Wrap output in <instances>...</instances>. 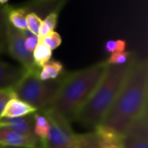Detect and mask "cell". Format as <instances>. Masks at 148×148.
Listing matches in <instances>:
<instances>
[{
	"label": "cell",
	"instance_id": "e0dca14e",
	"mask_svg": "<svg viewBox=\"0 0 148 148\" xmlns=\"http://www.w3.org/2000/svg\"><path fill=\"white\" fill-rule=\"evenodd\" d=\"M99 138L100 148H122L121 137L103 131L100 128L95 130Z\"/></svg>",
	"mask_w": 148,
	"mask_h": 148
},
{
	"label": "cell",
	"instance_id": "2e32d148",
	"mask_svg": "<svg viewBox=\"0 0 148 148\" xmlns=\"http://www.w3.org/2000/svg\"><path fill=\"white\" fill-rule=\"evenodd\" d=\"M32 56L36 66L38 69H41L46 62L50 61L52 57V50L48 48L42 42L39 41L32 53Z\"/></svg>",
	"mask_w": 148,
	"mask_h": 148
},
{
	"label": "cell",
	"instance_id": "277c9868",
	"mask_svg": "<svg viewBox=\"0 0 148 148\" xmlns=\"http://www.w3.org/2000/svg\"><path fill=\"white\" fill-rule=\"evenodd\" d=\"M39 72H26L12 88L14 95L34 107L37 112L45 113L52 106L58 92L61 81H42Z\"/></svg>",
	"mask_w": 148,
	"mask_h": 148
},
{
	"label": "cell",
	"instance_id": "d4e9b609",
	"mask_svg": "<svg viewBox=\"0 0 148 148\" xmlns=\"http://www.w3.org/2000/svg\"><path fill=\"white\" fill-rule=\"evenodd\" d=\"M0 148H5V147H2V146H0Z\"/></svg>",
	"mask_w": 148,
	"mask_h": 148
},
{
	"label": "cell",
	"instance_id": "4fadbf2b",
	"mask_svg": "<svg viewBox=\"0 0 148 148\" xmlns=\"http://www.w3.org/2000/svg\"><path fill=\"white\" fill-rule=\"evenodd\" d=\"M64 68L59 61H49L39 70L38 77L42 81H54L56 80L63 72Z\"/></svg>",
	"mask_w": 148,
	"mask_h": 148
},
{
	"label": "cell",
	"instance_id": "8fae6325",
	"mask_svg": "<svg viewBox=\"0 0 148 148\" xmlns=\"http://www.w3.org/2000/svg\"><path fill=\"white\" fill-rule=\"evenodd\" d=\"M24 73L22 67H16L0 60V89L13 88Z\"/></svg>",
	"mask_w": 148,
	"mask_h": 148
},
{
	"label": "cell",
	"instance_id": "603a6c76",
	"mask_svg": "<svg viewBox=\"0 0 148 148\" xmlns=\"http://www.w3.org/2000/svg\"><path fill=\"white\" fill-rule=\"evenodd\" d=\"M41 42H42L48 48H49L53 51L54 49H57L61 45L62 37L59 33L53 31V32L49 33L48 36H46L44 38H42L41 40Z\"/></svg>",
	"mask_w": 148,
	"mask_h": 148
},
{
	"label": "cell",
	"instance_id": "30bf717a",
	"mask_svg": "<svg viewBox=\"0 0 148 148\" xmlns=\"http://www.w3.org/2000/svg\"><path fill=\"white\" fill-rule=\"evenodd\" d=\"M37 110L34 107L20 100L14 95L6 104L0 119H12L23 117L27 115H31L32 114H35Z\"/></svg>",
	"mask_w": 148,
	"mask_h": 148
},
{
	"label": "cell",
	"instance_id": "7a4b0ae2",
	"mask_svg": "<svg viewBox=\"0 0 148 148\" xmlns=\"http://www.w3.org/2000/svg\"><path fill=\"white\" fill-rule=\"evenodd\" d=\"M107 68L106 61H102L63 76L55 101L48 111L56 114L69 124L75 121Z\"/></svg>",
	"mask_w": 148,
	"mask_h": 148
},
{
	"label": "cell",
	"instance_id": "3957f363",
	"mask_svg": "<svg viewBox=\"0 0 148 148\" xmlns=\"http://www.w3.org/2000/svg\"><path fill=\"white\" fill-rule=\"evenodd\" d=\"M135 57L121 66L108 65V68L94 92L79 112L75 121L83 127L95 131L117 98L134 62Z\"/></svg>",
	"mask_w": 148,
	"mask_h": 148
},
{
	"label": "cell",
	"instance_id": "ffe728a7",
	"mask_svg": "<svg viewBox=\"0 0 148 148\" xmlns=\"http://www.w3.org/2000/svg\"><path fill=\"white\" fill-rule=\"evenodd\" d=\"M26 22H27V29L38 37V34L42 23L41 17L35 12H28L26 16Z\"/></svg>",
	"mask_w": 148,
	"mask_h": 148
},
{
	"label": "cell",
	"instance_id": "cb8c5ba5",
	"mask_svg": "<svg viewBox=\"0 0 148 148\" xmlns=\"http://www.w3.org/2000/svg\"><path fill=\"white\" fill-rule=\"evenodd\" d=\"M14 95L12 88H1L0 89V118L1 114L10 98Z\"/></svg>",
	"mask_w": 148,
	"mask_h": 148
},
{
	"label": "cell",
	"instance_id": "8992f818",
	"mask_svg": "<svg viewBox=\"0 0 148 148\" xmlns=\"http://www.w3.org/2000/svg\"><path fill=\"white\" fill-rule=\"evenodd\" d=\"M43 114L48 118L50 130L44 144L45 148H74L75 134L70 124L52 112H45Z\"/></svg>",
	"mask_w": 148,
	"mask_h": 148
},
{
	"label": "cell",
	"instance_id": "9c48e42d",
	"mask_svg": "<svg viewBox=\"0 0 148 148\" xmlns=\"http://www.w3.org/2000/svg\"><path fill=\"white\" fill-rule=\"evenodd\" d=\"M0 127H8L33 140L40 141L34 133V120L31 115L12 119H0Z\"/></svg>",
	"mask_w": 148,
	"mask_h": 148
},
{
	"label": "cell",
	"instance_id": "44dd1931",
	"mask_svg": "<svg viewBox=\"0 0 148 148\" xmlns=\"http://www.w3.org/2000/svg\"><path fill=\"white\" fill-rule=\"evenodd\" d=\"M4 9L0 7V53L6 49V13Z\"/></svg>",
	"mask_w": 148,
	"mask_h": 148
},
{
	"label": "cell",
	"instance_id": "ba28073f",
	"mask_svg": "<svg viewBox=\"0 0 148 148\" xmlns=\"http://www.w3.org/2000/svg\"><path fill=\"white\" fill-rule=\"evenodd\" d=\"M0 146L15 148H45L36 140H33L8 127H0Z\"/></svg>",
	"mask_w": 148,
	"mask_h": 148
},
{
	"label": "cell",
	"instance_id": "d6986e66",
	"mask_svg": "<svg viewBox=\"0 0 148 148\" xmlns=\"http://www.w3.org/2000/svg\"><path fill=\"white\" fill-rule=\"evenodd\" d=\"M134 56L132 53L127 51L122 52H116L111 54V56L106 60L108 65H114V66H121L127 63Z\"/></svg>",
	"mask_w": 148,
	"mask_h": 148
},
{
	"label": "cell",
	"instance_id": "9a60e30c",
	"mask_svg": "<svg viewBox=\"0 0 148 148\" xmlns=\"http://www.w3.org/2000/svg\"><path fill=\"white\" fill-rule=\"evenodd\" d=\"M74 148H100L99 138L95 131L86 134H75Z\"/></svg>",
	"mask_w": 148,
	"mask_h": 148
},
{
	"label": "cell",
	"instance_id": "ac0fdd59",
	"mask_svg": "<svg viewBox=\"0 0 148 148\" xmlns=\"http://www.w3.org/2000/svg\"><path fill=\"white\" fill-rule=\"evenodd\" d=\"M58 19V14L56 11L50 12L43 20H42L39 34H38V40L41 41L49 33L53 32L55 28L56 27Z\"/></svg>",
	"mask_w": 148,
	"mask_h": 148
},
{
	"label": "cell",
	"instance_id": "6da1fadb",
	"mask_svg": "<svg viewBox=\"0 0 148 148\" xmlns=\"http://www.w3.org/2000/svg\"><path fill=\"white\" fill-rule=\"evenodd\" d=\"M147 58L135 57L117 98L97 128L121 137L129 125L147 109Z\"/></svg>",
	"mask_w": 148,
	"mask_h": 148
},
{
	"label": "cell",
	"instance_id": "52a82bcc",
	"mask_svg": "<svg viewBox=\"0 0 148 148\" xmlns=\"http://www.w3.org/2000/svg\"><path fill=\"white\" fill-rule=\"evenodd\" d=\"M121 142L122 148H148V108L129 125Z\"/></svg>",
	"mask_w": 148,
	"mask_h": 148
},
{
	"label": "cell",
	"instance_id": "7402d4cb",
	"mask_svg": "<svg viewBox=\"0 0 148 148\" xmlns=\"http://www.w3.org/2000/svg\"><path fill=\"white\" fill-rule=\"evenodd\" d=\"M105 49L108 53H116V52H122L126 51L127 48V42L122 39L118 40H108L105 43Z\"/></svg>",
	"mask_w": 148,
	"mask_h": 148
},
{
	"label": "cell",
	"instance_id": "5bb4252c",
	"mask_svg": "<svg viewBox=\"0 0 148 148\" xmlns=\"http://www.w3.org/2000/svg\"><path fill=\"white\" fill-rule=\"evenodd\" d=\"M33 120H34V133L37 137V139L44 146L50 130L49 121L43 114L38 112L34 114Z\"/></svg>",
	"mask_w": 148,
	"mask_h": 148
},
{
	"label": "cell",
	"instance_id": "7c38bea8",
	"mask_svg": "<svg viewBox=\"0 0 148 148\" xmlns=\"http://www.w3.org/2000/svg\"><path fill=\"white\" fill-rule=\"evenodd\" d=\"M6 19L7 21L18 30L23 31L27 29V22L26 16L28 14L27 10L24 8H11L8 6L5 7Z\"/></svg>",
	"mask_w": 148,
	"mask_h": 148
},
{
	"label": "cell",
	"instance_id": "5b68a950",
	"mask_svg": "<svg viewBox=\"0 0 148 148\" xmlns=\"http://www.w3.org/2000/svg\"><path fill=\"white\" fill-rule=\"evenodd\" d=\"M25 37L21 30L14 28L6 19V49L11 57L17 61L26 72H39L31 53L24 47Z\"/></svg>",
	"mask_w": 148,
	"mask_h": 148
}]
</instances>
